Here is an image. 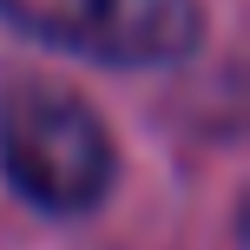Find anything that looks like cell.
<instances>
[{"mask_svg":"<svg viewBox=\"0 0 250 250\" xmlns=\"http://www.w3.org/2000/svg\"><path fill=\"white\" fill-rule=\"evenodd\" d=\"M119 151L105 119L66 86H20L0 92V178L20 191L33 211L79 217L99 211L112 191Z\"/></svg>","mask_w":250,"mask_h":250,"instance_id":"cell-1","label":"cell"},{"mask_svg":"<svg viewBox=\"0 0 250 250\" xmlns=\"http://www.w3.org/2000/svg\"><path fill=\"white\" fill-rule=\"evenodd\" d=\"M0 20L99 66H171L204 40L198 0H0Z\"/></svg>","mask_w":250,"mask_h":250,"instance_id":"cell-2","label":"cell"}]
</instances>
